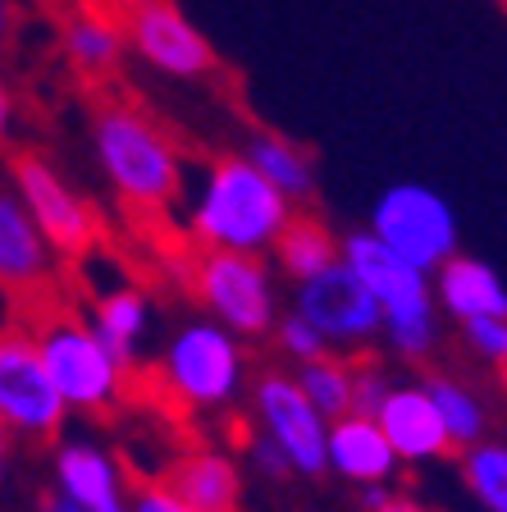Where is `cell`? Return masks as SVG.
<instances>
[{
    "label": "cell",
    "mask_w": 507,
    "mask_h": 512,
    "mask_svg": "<svg viewBox=\"0 0 507 512\" xmlns=\"http://www.w3.org/2000/svg\"><path fill=\"white\" fill-rule=\"evenodd\" d=\"M293 220V202L247 156H220L206 170L188 211V229L201 247L270 252L279 229Z\"/></svg>",
    "instance_id": "obj_1"
},
{
    "label": "cell",
    "mask_w": 507,
    "mask_h": 512,
    "mask_svg": "<svg viewBox=\"0 0 507 512\" xmlns=\"http://www.w3.org/2000/svg\"><path fill=\"white\" fill-rule=\"evenodd\" d=\"M338 256L370 288V298L380 302V316H384L380 339L398 352L402 362H425L434 352V343H439V302H434L430 270L402 261L370 229L338 238Z\"/></svg>",
    "instance_id": "obj_2"
},
{
    "label": "cell",
    "mask_w": 507,
    "mask_h": 512,
    "mask_svg": "<svg viewBox=\"0 0 507 512\" xmlns=\"http://www.w3.org/2000/svg\"><path fill=\"white\" fill-rule=\"evenodd\" d=\"M92 142L115 192L142 211H160L183 192V165L156 124L124 106L96 110Z\"/></svg>",
    "instance_id": "obj_3"
},
{
    "label": "cell",
    "mask_w": 507,
    "mask_h": 512,
    "mask_svg": "<svg viewBox=\"0 0 507 512\" xmlns=\"http://www.w3.org/2000/svg\"><path fill=\"white\" fill-rule=\"evenodd\" d=\"M197 302L211 311L215 325L233 339H265L275 334L279 320V288L275 270L265 266L261 252H229V247H206L192 270Z\"/></svg>",
    "instance_id": "obj_4"
},
{
    "label": "cell",
    "mask_w": 507,
    "mask_h": 512,
    "mask_svg": "<svg viewBox=\"0 0 507 512\" xmlns=\"http://www.w3.org/2000/svg\"><path fill=\"white\" fill-rule=\"evenodd\" d=\"M32 334H37V348H42L55 394L64 398L69 412H106V407H115L128 366L96 339V330L83 316H51Z\"/></svg>",
    "instance_id": "obj_5"
},
{
    "label": "cell",
    "mask_w": 507,
    "mask_h": 512,
    "mask_svg": "<svg viewBox=\"0 0 507 512\" xmlns=\"http://www.w3.org/2000/svg\"><path fill=\"white\" fill-rule=\"evenodd\" d=\"M243 343L215 320H192L169 339L160 357L169 394L192 412H220L243 389Z\"/></svg>",
    "instance_id": "obj_6"
},
{
    "label": "cell",
    "mask_w": 507,
    "mask_h": 512,
    "mask_svg": "<svg viewBox=\"0 0 507 512\" xmlns=\"http://www.w3.org/2000/svg\"><path fill=\"white\" fill-rule=\"evenodd\" d=\"M366 229L380 238L384 247L412 261L421 270H439L448 256L457 252V211L448 206L444 192L425 188V183H393L375 197Z\"/></svg>",
    "instance_id": "obj_7"
},
{
    "label": "cell",
    "mask_w": 507,
    "mask_h": 512,
    "mask_svg": "<svg viewBox=\"0 0 507 512\" xmlns=\"http://www.w3.org/2000/svg\"><path fill=\"white\" fill-rule=\"evenodd\" d=\"M64 416L69 407L55 394L37 334L19 320H0V421L14 439H55Z\"/></svg>",
    "instance_id": "obj_8"
},
{
    "label": "cell",
    "mask_w": 507,
    "mask_h": 512,
    "mask_svg": "<svg viewBox=\"0 0 507 512\" xmlns=\"http://www.w3.org/2000/svg\"><path fill=\"white\" fill-rule=\"evenodd\" d=\"M124 42L169 78H206L215 69V46L174 0H115Z\"/></svg>",
    "instance_id": "obj_9"
},
{
    "label": "cell",
    "mask_w": 507,
    "mask_h": 512,
    "mask_svg": "<svg viewBox=\"0 0 507 512\" xmlns=\"http://www.w3.org/2000/svg\"><path fill=\"white\" fill-rule=\"evenodd\" d=\"M293 311L307 320L334 352L366 348V343H375L384 330L380 302L370 298V288L352 275V266L343 256H338L329 270H320V275L297 284Z\"/></svg>",
    "instance_id": "obj_10"
},
{
    "label": "cell",
    "mask_w": 507,
    "mask_h": 512,
    "mask_svg": "<svg viewBox=\"0 0 507 512\" xmlns=\"http://www.w3.org/2000/svg\"><path fill=\"white\" fill-rule=\"evenodd\" d=\"M252 412L261 421V435L284 448L293 462V476L320 480L329 471V421L311 407L302 384L284 371H265L252 389Z\"/></svg>",
    "instance_id": "obj_11"
},
{
    "label": "cell",
    "mask_w": 507,
    "mask_h": 512,
    "mask_svg": "<svg viewBox=\"0 0 507 512\" xmlns=\"http://www.w3.org/2000/svg\"><path fill=\"white\" fill-rule=\"evenodd\" d=\"M14 197L28 206V215L37 220V229L46 234V243L60 256H87L96 243V215L92 206L78 197L69 183L55 174L51 160H42L37 151H23L10 160Z\"/></svg>",
    "instance_id": "obj_12"
},
{
    "label": "cell",
    "mask_w": 507,
    "mask_h": 512,
    "mask_svg": "<svg viewBox=\"0 0 507 512\" xmlns=\"http://www.w3.org/2000/svg\"><path fill=\"white\" fill-rule=\"evenodd\" d=\"M55 494L78 512H133V490L110 448L96 439H64L51 458Z\"/></svg>",
    "instance_id": "obj_13"
},
{
    "label": "cell",
    "mask_w": 507,
    "mask_h": 512,
    "mask_svg": "<svg viewBox=\"0 0 507 512\" xmlns=\"http://www.w3.org/2000/svg\"><path fill=\"white\" fill-rule=\"evenodd\" d=\"M375 421H380L384 439L393 444L398 462H439L453 453L425 380H393L384 403L375 407Z\"/></svg>",
    "instance_id": "obj_14"
},
{
    "label": "cell",
    "mask_w": 507,
    "mask_h": 512,
    "mask_svg": "<svg viewBox=\"0 0 507 512\" xmlns=\"http://www.w3.org/2000/svg\"><path fill=\"white\" fill-rule=\"evenodd\" d=\"M156 485H165L179 503L197 512H238L243 508V471L220 448H188L160 467Z\"/></svg>",
    "instance_id": "obj_15"
},
{
    "label": "cell",
    "mask_w": 507,
    "mask_h": 512,
    "mask_svg": "<svg viewBox=\"0 0 507 512\" xmlns=\"http://www.w3.org/2000/svg\"><path fill=\"white\" fill-rule=\"evenodd\" d=\"M55 247L37 229L28 206L14 192H0V293L32 298L37 288L51 284Z\"/></svg>",
    "instance_id": "obj_16"
},
{
    "label": "cell",
    "mask_w": 507,
    "mask_h": 512,
    "mask_svg": "<svg viewBox=\"0 0 507 512\" xmlns=\"http://www.w3.org/2000/svg\"><path fill=\"white\" fill-rule=\"evenodd\" d=\"M398 467H402L398 453L384 439L375 416L348 412L329 421V471L334 476H343L357 490H370V485H389Z\"/></svg>",
    "instance_id": "obj_17"
},
{
    "label": "cell",
    "mask_w": 507,
    "mask_h": 512,
    "mask_svg": "<svg viewBox=\"0 0 507 512\" xmlns=\"http://www.w3.org/2000/svg\"><path fill=\"white\" fill-rule=\"evenodd\" d=\"M430 279H434V302H439L457 325H462V320H476V316H507V284L480 256L453 252Z\"/></svg>",
    "instance_id": "obj_18"
},
{
    "label": "cell",
    "mask_w": 507,
    "mask_h": 512,
    "mask_svg": "<svg viewBox=\"0 0 507 512\" xmlns=\"http://www.w3.org/2000/svg\"><path fill=\"white\" fill-rule=\"evenodd\" d=\"M147 320H151L147 298H142L138 288L119 284V288H106V293H96L87 325H92L96 339L106 343V348L115 352L119 362L128 366V362H133V352H138V343H142V334H147Z\"/></svg>",
    "instance_id": "obj_19"
},
{
    "label": "cell",
    "mask_w": 507,
    "mask_h": 512,
    "mask_svg": "<svg viewBox=\"0 0 507 512\" xmlns=\"http://www.w3.org/2000/svg\"><path fill=\"white\" fill-rule=\"evenodd\" d=\"M270 252H275V266L284 270L293 284H302V279L320 275V270H329L338 261V238L329 234V224L316 220V215H293V220L279 229Z\"/></svg>",
    "instance_id": "obj_20"
},
{
    "label": "cell",
    "mask_w": 507,
    "mask_h": 512,
    "mask_svg": "<svg viewBox=\"0 0 507 512\" xmlns=\"http://www.w3.org/2000/svg\"><path fill=\"white\" fill-rule=\"evenodd\" d=\"M124 28H119L110 14L92 10V5H83V10H74L69 19H64V55L83 69V74H110L119 64V55H124Z\"/></svg>",
    "instance_id": "obj_21"
},
{
    "label": "cell",
    "mask_w": 507,
    "mask_h": 512,
    "mask_svg": "<svg viewBox=\"0 0 507 512\" xmlns=\"http://www.w3.org/2000/svg\"><path fill=\"white\" fill-rule=\"evenodd\" d=\"M243 156L252 160L256 170L275 183L293 206L316 197V165H311V156L297 147V142L275 138V133H252V142H247Z\"/></svg>",
    "instance_id": "obj_22"
},
{
    "label": "cell",
    "mask_w": 507,
    "mask_h": 512,
    "mask_svg": "<svg viewBox=\"0 0 507 512\" xmlns=\"http://www.w3.org/2000/svg\"><path fill=\"white\" fill-rule=\"evenodd\" d=\"M425 389H430L434 407H439V421H444V435L453 453L489 439V407L476 389H466L453 375H434V380H425Z\"/></svg>",
    "instance_id": "obj_23"
},
{
    "label": "cell",
    "mask_w": 507,
    "mask_h": 512,
    "mask_svg": "<svg viewBox=\"0 0 507 512\" xmlns=\"http://www.w3.org/2000/svg\"><path fill=\"white\" fill-rule=\"evenodd\" d=\"M293 380L302 384V394L311 398V407H316L325 421H338V416L352 412V380H357V366H352L348 357L325 352V357H316V362L297 366Z\"/></svg>",
    "instance_id": "obj_24"
},
{
    "label": "cell",
    "mask_w": 507,
    "mask_h": 512,
    "mask_svg": "<svg viewBox=\"0 0 507 512\" xmlns=\"http://www.w3.org/2000/svg\"><path fill=\"white\" fill-rule=\"evenodd\" d=\"M462 480L471 499L485 512H507V444L503 439H480L462 448Z\"/></svg>",
    "instance_id": "obj_25"
},
{
    "label": "cell",
    "mask_w": 507,
    "mask_h": 512,
    "mask_svg": "<svg viewBox=\"0 0 507 512\" xmlns=\"http://www.w3.org/2000/svg\"><path fill=\"white\" fill-rule=\"evenodd\" d=\"M275 343H279V352H284L288 362H297V366L316 362V357H325V352H334L316 330H311L307 320L297 316V311H288V316L275 320Z\"/></svg>",
    "instance_id": "obj_26"
},
{
    "label": "cell",
    "mask_w": 507,
    "mask_h": 512,
    "mask_svg": "<svg viewBox=\"0 0 507 512\" xmlns=\"http://www.w3.org/2000/svg\"><path fill=\"white\" fill-rule=\"evenodd\" d=\"M462 334H466V348L476 352L480 362H489V366L507 362V316L462 320Z\"/></svg>",
    "instance_id": "obj_27"
},
{
    "label": "cell",
    "mask_w": 507,
    "mask_h": 512,
    "mask_svg": "<svg viewBox=\"0 0 507 512\" xmlns=\"http://www.w3.org/2000/svg\"><path fill=\"white\" fill-rule=\"evenodd\" d=\"M247 462H252V471L261 480H270V485H279V480H293V462L284 458V448L275 444V439L256 435L252 444H247Z\"/></svg>",
    "instance_id": "obj_28"
},
{
    "label": "cell",
    "mask_w": 507,
    "mask_h": 512,
    "mask_svg": "<svg viewBox=\"0 0 507 512\" xmlns=\"http://www.w3.org/2000/svg\"><path fill=\"white\" fill-rule=\"evenodd\" d=\"M389 375L380 371V366H357V380H352V412L361 416H375V407L384 403V394H389Z\"/></svg>",
    "instance_id": "obj_29"
},
{
    "label": "cell",
    "mask_w": 507,
    "mask_h": 512,
    "mask_svg": "<svg viewBox=\"0 0 507 512\" xmlns=\"http://www.w3.org/2000/svg\"><path fill=\"white\" fill-rule=\"evenodd\" d=\"M133 512H197L188 508V503H179L174 494L165 490V485H156V480H147L142 490H133Z\"/></svg>",
    "instance_id": "obj_30"
},
{
    "label": "cell",
    "mask_w": 507,
    "mask_h": 512,
    "mask_svg": "<svg viewBox=\"0 0 507 512\" xmlns=\"http://www.w3.org/2000/svg\"><path fill=\"white\" fill-rule=\"evenodd\" d=\"M370 512H430V508H421L416 499H402V494H384V499L375 503Z\"/></svg>",
    "instance_id": "obj_31"
},
{
    "label": "cell",
    "mask_w": 507,
    "mask_h": 512,
    "mask_svg": "<svg viewBox=\"0 0 507 512\" xmlns=\"http://www.w3.org/2000/svg\"><path fill=\"white\" fill-rule=\"evenodd\" d=\"M10 458H14V430L0 421V485H5V476H10Z\"/></svg>",
    "instance_id": "obj_32"
},
{
    "label": "cell",
    "mask_w": 507,
    "mask_h": 512,
    "mask_svg": "<svg viewBox=\"0 0 507 512\" xmlns=\"http://www.w3.org/2000/svg\"><path fill=\"white\" fill-rule=\"evenodd\" d=\"M10 128H14V96H10V87L0 83V142L10 138Z\"/></svg>",
    "instance_id": "obj_33"
},
{
    "label": "cell",
    "mask_w": 507,
    "mask_h": 512,
    "mask_svg": "<svg viewBox=\"0 0 507 512\" xmlns=\"http://www.w3.org/2000/svg\"><path fill=\"white\" fill-rule=\"evenodd\" d=\"M10 42V0H0V46Z\"/></svg>",
    "instance_id": "obj_34"
},
{
    "label": "cell",
    "mask_w": 507,
    "mask_h": 512,
    "mask_svg": "<svg viewBox=\"0 0 507 512\" xmlns=\"http://www.w3.org/2000/svg\"><path fill=\"white\" fill-rule=\"evenodd\" d=\"M42 512H78V508H74V503H64L60 494H51V499L42 503Z\"/></svg>",
    "instance_id": "obj_35"
},
{
    "label": "cell",
    "mask_w": 507,
    "mask_h": 512,
    "mask_svg": "<svg viewBox=\"0 0 507 512\" xmlns=\"http://www.w3.org/2000/svg\"><path fill=\"white\" fill-rule=\"evenodd\" d=\"M498 394H503V403H507V362H498Z\"/></svg>",
    "instance_id": "obj_36"
}]
</instances>
